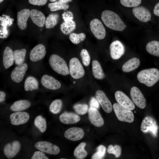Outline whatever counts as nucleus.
I'll list each match as a JSON object with an SVG mask.
<instances>
[{"label": "nucleus", "mask_w": 159, "mask_h": 159, "mask_svg": "<svg viewBox=\"0 0 159 159\" xmlns=\"http://www.w3.org/2000/svg\"><path fill=\"white\" fill-rule=\"evenodd\" d=\"M101 19L108 28L117 31H122L126 25L116 13L111 11L105 10L102 13Z\"/></svg>", "instance_id": "obj_1"}, {"label": "nucleus", "mask_w": 159, "mask_h": 159, "mask_svg": "<svg viewBox=\"0 0 159 159\" xmlns=\"http://www.w3.org/2000/svg\"><path fill=\"white\" fill-rule=\"evenodd\" d=\"M139 82L148 87L153 86L159 80V71L155 68L142 70L137 75Z\"/></svg>", "instance_id": "obj_2"}, {"label": "nucleus", "mask_w": 159, "mask_h": 159, "mask_svg": "<svg viewBox=\"0 0 159 159\" xmlns=\"http://www.w3.org/2000/svg\"><path fill=\"white\" fill-rule=\"evenodd\" d=\"M49 62L52 69L58 74L66 76L69 73L66 62L59 56L52 54L49 57Z\"/></svg>", "instance_id": "obj_3"}, {"label": "nucleus", "mask_w": 159, "mask_h": 159, "mask_svg": "<svg viewBox=\"0 0 159 159\" xmlns=\"http://www.w3.org/2000/svg\"><path fill=\"white\" fill-rule=\"evenodd\" d=\"M158 126L155 119L153 117L147 116L142 120L140 126L141 131L144 133H150L153 136H157Z\"/></svg>", "instance_id": "obj_4"}, {"label": "nucleus", "mask_w": 159, "mask_h": 159, "mask_svg": "<svg viewBox=\"0 0 159 159\" xmlns=\"http://www.w3.org/2000/svg\"><path fill=\"white\" fill-rule=\"evenodd\" d=\"M113 108L118 119L120 121L128 123L132 122L134 120L132 112L121 105L118 103L113 104Z\"/></svg>", "instance_id": "obj_5"}, {"label": "nucleus", "mask_w": 159, "mask_h": 159, "mask_svg": "<svg viewBox=\"0 0 159 159\" xmlns=\"http://www.w3.org/2000/svg\"><path fill=\"white\" fill-rule=\"evenodd\" d=\"M69 67V73L73 78L79 79L82 77L84 75V69L77 58L73 57L70 59Z\"/></svg>", "instance_id": "obj_6"}, {"label": "nucleus", "mask_w": 159, "mask_h": 159, "mask_svg": "<svg viewBox=\"0 0 159 159\" xmlns=\"http://www.w3.org/2000/svg\"><path fill=\"white\" fill-rule=\"evenodd\" d=\"M34 147L40 151L52 155H57L60 151L59 148L57 145L47 141L37 142L35 144Z\"/></svg>", "instance_id": "obj_7"}, {"label": "nucleus", "mask_w": 159, "mask_h": 159, "mask_svg": "<svg viewBox=\"0 0 159 159\" xmlns=\"http://www.w3.org/2000/svg\"><path fill=\"white\" fill-rule=\"evenodd\" d=\"M91 31L95 37L98 39H102L106 35V31L102 22L99 19H95L90 23Z\"/></svg>", "instance_id": "obj_8"}, {"label": "nucleus", "mask_w": 159, "mask_h": 159, "mask_svg": "<svg viewBox=\"0 0 159 159\" xmlns=\"http://www.w3.org/2000/svg\"><path fill=\"white\" fill-rule=\"evenodd\" d=\"M130 95L133 102L138 107L142 109L145 108L146 100L138 88L132 87L130 90Z\"/></svg>", "instance_id": "obj_9"}, {"label": "nucleus", "mask_w": 159, "mask_h": 159, "mask_svg": "<svg viewBox=\"0 0 159 159\" xmlns=\"http://www.w3.org/2000/svg\"><path fill=\"white\" fill-rule=\"evenodd\" d=\"M21 145L17 140H14L6 144L3 149L4 155L8 159L15 157L20 151Z\"/></svg>", "instance_id": "obj_10"}, {"label": "nucleus", "mask_w": 159, "mask_h": 159, "mask_svg": "<svg viewBox=\"0 0 159 159\" xmlns=\"http://www.w3.org/2000/svg\"><path fill=\"white\" fill-rule=\"evenodd\" d=\"M115 96L117 102L121 105L131 110L135 109V105L133 102L122 92L117 91Z\"/></svg>", "instance_id": "obj_11"}, {"label": "nucleus", "mask_w": 159, "mask_h": 159, "mask_svg": "<svg viewBox=\"0 0 159 159\" xmlns=\"http://www.w3.org/2000/svg\"><path fill=\"white\" fill-rule=\"evenodd\" d=\"M135 16L140 21L146 22L151 20V15L149 10L143 6H137L132 9Z\"/></svg>", "instance_id": "obj_12"}, {"label": "nucleus", "mask_w": 159, "mask_h": 159, "mask_svg": "<svg viewBox=\"0 0 159 159\" xmlns=\"http://www.w3.org/2000/svg\"><path fill=\"white\" fill-rule=\"evenodd\" d=\"M95 96L104 110L107 113H110L112 109V105L103 91L100 90L97 91L95 93Z\"/></svg>", "instance_id": "obj_13"}, {"label": "nucleus", "mask_w": 159, "mask_h": 159, "mask_svg": "<svg viewBox=\"0 0 159 159\" xmlns=\"http://www.w3.org/2000/svg\"><path fill=\"white\" fill-rule=\"evenodd\" d=\"M110 56L113 59L120 58L125 53L124 47L119 40L112 42L110 45Z\"/></svg>", "instance_id": "obj_14"}, {"label": "nucleus", "mask_w": 159, "mask_h": 159, "mask_svg": "<svg viewBox=\"0 0 159 159\" xmlns=\"http://www.w3.org/2000/svg\"><path fill=\"white\" fill-rule=\"evenodd\" d=\"M88 111L89 120L93 125L97 127H101L103 125V119L97 109L90 107Z\"/></svg>", "instance_id": "obj_15"}, {"label": "nucleus", "mask_w": 159, "mask_h": 159, "mask_svg": "<svg viewBox=\"0 0 159 159\" xmlns=\"http://www.w3.org/2000/svg\"><path fill=\"white\" fill-rule=\"evenodd\" d=\"M27 68V64L25 63L17 66L11 72V80L16 83L21 82L23 79Z\"/></svg>", "instance_id": "obj_16"}, {"label": "nucleus", "mask_w": 159, "mask_h": 159, "mask_svg": "<svg viewBox=\"0 0 159 159\" xmlns=\"http://www.w3.org/2000/svg\"><path fill=\"white\" fill-rule=\"evenodd\" d=\"M64 137L69 140L76 141L83 138L84 132L80 128L72 127L67 129L64 132Z\"/></svg>", "instance_id": "obj_17"}, {"label": "nucleus", "mask_w": 159, "mask_h": 159, "mask_svg": "<svg viewBox=\"0 0 159 159\" xmlns=\"http://www.w3.org/2000/svg\"><path fill=\"white\" fill-rule=\"evenodd\" d=\"M29 114L25 112H16L11 114L10 116L11 124L19 125L27 122L29 119Z\"/></svg>", "instance_id": "obj_18"}, {"label": "nucleus", "mask_w": 159, "mask_h": 159, "mask_svg": "<svg viewBox=\"0 0 159 159\" xmlns=\"http://www.w3.org/2000/svg\"><path fill=\"white\" fill-rule=\"evenodd\" d=\"M46 53L45 46L42 44H38L31 51L29 54L30 59L33 62L39 61L45 57Z\"/></svg>", "instance_id": "obj_19"}, {"label": "nucleus", "mask_w": 159, "mask_h": 159, "mask_svg": "<svg viewBox=\"0 0 159 159\" xmlns=\"http://www.w3.org/2000/svg\"><path fill=\"white\" fill-rule=\"evenodd\" d=\"M41 83L45 87L50 90H56L61 87L60 82L52 77L47 74L42 76L41 79Z\"/></svg>", "instance_id": "obj_20"}, {"label": "nucleus", "mask_w": 159, "mask_h": 159, "mask_svg": "<svg viewBox=\"0 0 159 159\" xmlns=\"http://www.w3.org/2000/svg\"><path fill=\"white\" fill-rule=\"evenodd\" d=\"M30 11L29 9H24L17 12V25L21 30H25L27 27V21L30 16Z\"/></svg>", "instance_id": "obj_21"}, {"label": "nucleus", "mask_w": 159, "mask_h": 159, "mask_svg": "<svg viewBox=\"0 0 159 159\" xmlns=\"http://www.w3.org/2000/svg\"><path fill=\"white\" fill-rule=\"evenodd\" d=\"M30 16L33 23L38 27H43L44 25L46 17L41 11L35 9H32L30 11Z\"/></svg>", "instance_id": "obj_22"}, {"label": "nucleus", "mask_w": 159, "mask_h": 159, "mask_svg": "<svg viewBox=\"0 0 159 159\" xmlns=\"http://www.w3.org/2000/svg\"><path fill=\"white\" fill-rule=\"evenodd\" d=\"M60 122L65 124L76 123L80 121V118L78 115L72 112H65L59 117Z\"/></svg>", "instance_id": "obj_23"}, {"label": "nucleus", "mask_w": 159, "mask_h": 159, "mask_svg": "<svg viewBox=\"0 0 159 159\" xmlns=\"http://www.w3.org/2000/svg\"><path fill=\"white\" fill-rule=\"evenodd\" d=\"M14 57L13 52L9 47H6L4 51L3 56V62L5 69H7L12 66L14 63Z\"/></svg>", "instance_id": "obj_24"}, {"label": "nucleus", "mask_w": 159, "mask_h": 159, "mask_svg": "<svg viewBox=\"0 0 159 159\" xmlns=\"http://www.w3.org/2000/svg\"><path fill=\"white\" fill-rule=\"evenodd\" d=\"M140 64V62L139 59L136 57L131 58L122 65V70L125 72H131L137 68Z\"/></svg>", "instance_id": "obj_25"}, {"label": "nucleus", "mask_w": 159, "mask_h": 159, "mask_svg": "<svg viewBox=\"0 0 159 159\" xmlns=\"http://www.w3.org/2000/svg\"><path fill=\"white\" fill-rule=\"evenodd\" d=\"M30 102L26 100H20L15 101L10 107V110L14 112L26 110L31 106Z\"/></svg>", "instance_id": "obj_26"}, {"label": "nucleus", "mask_w": 159, "mask_h": 159, "mask_svg": "<svg viewBox=\"0 0 159 159\" xmlns=\"http://www.w3.org/2000/svg\"><path fill=\"white\" fill-rule=\"evenodd\" d=\"M92 70L93 74L96 79L101 80L104 79L105 74L100 63L96 60L92 62Z\"/></svg>", "instance_id": "obj_27"}, {"label": "nucleus", "mask_w": 159, "mask_h": 159, "mask_svg": "<svg viewBox=\"0 0 159 159\" xmlns=\"http://www.w3.org/2000/svg\"><path fill=\"white\" fill-rule=\"evenodd\" d=\"M38 87V81L35 77L29 76L26 79L24 83V88L26 91H32L37 90Z\"/></svg>", "instance_id": "obj_28"}, {"label": "nucleus", "mask_w": 159, "mask_h": 159, "mask_svg": "<svg viewBox=\"0 0 159 159\" xmlns=\"http://www.w3.org/2000/svg\"><path fill=\"white\" fill-rule=\"evenodd\" d=\"M146 49L149 54L159 57V41H152L147 44Z\"/></svg>", "instance_id": "obj_29"}, {"label": "nucleus", "mask_w": 159, "mask_h": 159, "mask_svg": "<svg viewBox=\"0 0 159 159\" xmlns=\"http://www.w3.org/2000/svg\"><path fill=\"white\" fill-rule=\"evenodd\" d=\"M26 52L25 49L16 50L13 52L14 60L16 64L18 65L23 63Z\"/></svg>", "instance_id": "obj_30"}, {"label": "nucleus", "mask_w": 159, "mask_h": 159, "mask_svg": "<svg viewBox=\"0 0 159 159\" xmlns=\"http://www.w3.org/2000/svg\"><path fill=\"white\" fill-rule=\"evenodd\" d=\"M86 144L85 143L82 142L75 148L74 155L77 159H83L87 156V153L84 149Z\"/></svg>", "instance_id": "obj_31"}, {"label": "nucleus", "mask_w": 159, "mask_h": 159, "mask_svg": "<svg viewBox=\"0 0 159 159\" xmlns=\"http://www.w3.org/2000/svg\"><path fill=\"white\" fill-rule=\"evenodd\" d=\"M59 16L57 14H51L48 15L46 19L45 25L46 28L52 29L57 24Z\"/></svg>", "instance_id": "obj_32"}, {"label": "nucleus", "mask_w": 159, "mask_h": 159, "mask_svg": "<svg viewBox=\"0 0 159 159\" xmlns=\"http://www.w3.org/2000/svg\"><path fill=\"white\" fill-rule=\"evenodd\" d=\"M48 7L50 11H54L59 10L65 11L69 8V5L67 4L63 3L58 1L49 4Z\"/></svg>", "instance_id": "obj_33"}, {"label": "nucleus", "mask_w": 159, "mask_h": 159, "mask_svg": "<svg viewBox=\"0 0 159 159\" xmlns=\"http://www.w3.org/2000/svg\"><path fill=\"white\" fill-rule=\"evenodd\" d=\"M34 123L35 126L41 132L45 131L47 129V124L46 120L42 116L39 115L35 118Z\"/></svg>", "instance_id": "obj_34"}, {"label": "nucleus", "mask_w": 159, "mask_h": 159, "mask_svg": "<svg viewBox=\"0 0 159 159\" xmlns=\"http://www.w3.org/2000/svg\"><path fill=\"white\" fill-rule=\"evenodd\" d=\"M62 105V103L61 100H55L51 104L49 107V111L53 114L58 113L60 111Z\"/></svg>", "instance_id": "obj_35"}, {"label": "nucleus", "mask_w": 159, "mask_h": 159, "mask_svg": "<svg viewBox=\"0 0 159 159\" xmlns=\"http://www.w3.org/2000/svg\"><path fill=\"white\" fill-rule=\"evenodd\" d=\"M86 38L85 34L83 33L76 34L72 33L69 35V39L73 44H78L84 41Z\"/></svg>", "instance_id": "obj_36"}, {"label": "nucleus", "mask_w": 159, "mask_h": 159, "mask_svg": "<svg viewBox=\"0 0 159 159\" xmlns=\"http://www.w3.org/2000/svg\"><path fill=\"white\" fill-rule=\"evenodd\" d=\"M97 152L92 156V159H101L104 157L106 150V148L103 145L98 146L97 149Z\"/></svg>", "instance_id": "obj_37"}, {"label": "nucleus", "mask_w": 159, "mask_h": 159, "mask_svg": "<svg viewBox=\"0 0 159 159\" xmlns=\"http://www.w3.org/2000/svg\"><path fill=\"white\" fill-rule=\"evenodd\" d=\"M107 152L108 153L114 154L116 158H118L121 153V148L120 146L117 145L114 146L110 145L108 147Z\"/></svg>", "instance_id": "obj_38"}, {"label": "nucleus", "mask_w": 159, "mask_h": 159, "mask_svg": "<svg viewBox=\"0 0 159 159\" xmlns=\"http://www.w3.org/2000/svg\"><path fill=\"white\" fill-rule=\"evenodd\" d=\"M73 109L78 114L83 115L86 114L88 111V107L86 104H77L73 106Z\"/></svg>", "instance_id": "obj_39"}, {"label": "nucleus", "mask_w": 159, "mask_h": 159, "mask_svg": "<svg viewBox=\"0 0 159 159\" xmlns=\"http://www.w3.org/2000/svg\"><path fill=\"white\" fill-rule=\"evenodd\" d=\"M121 4L124 6L134 7L138 6L141 2V0H120Z\"/></svg>", "instance_id": "obj_40"}, {"label": "nucleus", "mask_w": 159, "mask_h": 159, "mask_svg": "<svg viewBox=\"0 0 159 159\" xmlns=\"http://www.w3.org/2000/svg\"><path fill=\"white\" fill-rule=\"evenodd\" d=\"M80 54L83 65L85 66H88L90 64V57L87 50L85 49H82Z\"/></svg>", "instance_id": "obj_41"}, {"label": "nucleus", "mask_w": 159, "mask_h": 159, "mask_svg": "<svg viewBox=\"0 0 159 159\" xmlns=\"http://www.w3.org/2000/svg\"><path fill=\"white\" fill-rule=\"evenodd\" d=\"M32 159H49L44 152L41 151H35L31 158Z\"/></svg>", "instance_id": "obj_42"}, {"label": "nucleus", "mask_w": 159, "mask_h": 159, "mask_svg": "<svg viewBox=\"0 0 159 159\" xmlns=\"http://www.w3.org/2000/svg\"><path fill=\"white\" fill-rule=\"evenodd\" d=\"M47 0H29V3L34 5L43 6L47 3Z\"/></svg>", "instance_id": "obj_43"}, {"label": "nucleus", "mask_w": 159, "mask_h": 159, "mask_svg": "<svg viewBox=\"0 0 159 159\" xmlns=\"http://www.w3.org/2000/svg\"><path fill=\"white\" fill-rule=\"evenodd\" d=\"M99 102L95 97H92L90 103V107L98 109L99 108Z\"/></svg>", "instance_id": "obj_44"}, {"label": "nucleus", "mask_w": 159, "mask_h": 159, "mask_svg": "<svg viewBox=\"0 0 159 159\" xmlns=\"http://www.w3.org/2000/svg\"><path fill=\"white\" fill-rule=\"evenodd\" d=\"M153 13L155 15L159 16V2L155 5L153 10Z\"/></svg>", "instance_id": "obj_45"}, {"label": "nucleus", "mask_w": 159, "mask_h": 159, "mask_svg": "<svg viewBox=\"0 0 159 159\" xmlns=\"http://www.w3.org/2000/svg\"><path fill=\"white\" fill-rule=\"evenodd\" d=\"M6 97V94L5 93L2 91H0V103L4 101L5 100Z\"/></svg>", "instance_id": "obj_46"}, {"label": "nucleus", "mask_w": 159, "mask_h": 159, "mask_svg": "<svg viewBox=\"0 0 159 159\" xmlns=\"http://www.w3.org/2000/svg\"><path fill=\"white\" fill-rule=\"evenodd\" d=\"M72 0H59V1L63 3H67L71 1Z\"/></svg>", "instance_id": "obj_47"}, {"label": "nucleus", "mask_w": 159, "mask_h": 159, "mask_svg": "<svg viewBox=\"0 0 159 159\" xmlns=\"http://www.w3.org/2000/svg\"><path fill=\"white\" fill-rule=\"evenodd\" d=\"M57 0H49L50 1L52 2H55Z\"/></svg>", "instance_id": "obj_48"}, {"label": "nucleus", "mask_w": 159, "mask_h": 159, "mask_svg": "<svg viewBox=\"0 0 159 159\" xmlns=\"http://www.w3.org/2000/svg\"><path fill=\"white\" fill-rule=\"evenodd\" d=\"M4 0H0V3H1Z\"/></svg>", "instance_id": "obj_49"}, {"label": "nucleus", "mask_w": 159, "mask_h": 159, "mask_svg": "<svg viewBox=\"0 0 159 159\" xmlns=\"http://www.w3.org/2000/svg\"><path fill=\"white\" fill-rule=\"evenodd\" d=\"M60 159H65V158H61Z\"/></svg>", "instance_id": "obj_50"}, {"label": "nucleus", "mask_w": 159, "mask_h": 159, "mask_svg": "<svg viewBox=\"0 0 159 159\" xmlns=\"http://www.w3.org/2000/svg\"><path fill=\"white\" fill-rule=\"evenodd\" d=\"M158 159H159V158Z\"/></svg>", "instance_id": "obj_51"}]
</instances>
